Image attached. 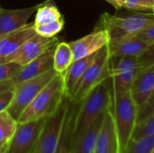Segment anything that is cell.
I'll list each match as a JSON object with an SVG mask.
<instances>
[{
	"instance_id": "cell-12",
	"label": "cell",
	"mask_w": 154,
	"mask_h": 153,
	"mask_svg": "<svg viewBox=\"0 0 154 153\" xmlns=\"http://www.w3.org/2000/svg\"><path fill=\"white\" fill-rule=\"evenodd\" d=\"M94 153H120L117 132L110 107L104 114Z\"/></svg>"
},
{
	"instance_id": "cell-25",
	"label": "cell",
	"mask_w": 154,
	"mask_h": 153,
	"mask_svg": "<svg viewBox=\"0 0 154 153\" xmlns=\"http://www.w3.org/2000/svg\"><path fill=\"white\" fill-rule=\"evenodd\" d=\"M64 23V18H61L49 24L35 26V32L37 34L43 37H54L63 29Z\"/></svg>"
},
{
	"instance_id": "cell-1",
	"label": "cell",
	"mask_w": 154,
	"mask_h": 153,
	"mask_svg": "<svg viewBox=\"0 0 154 153\" xmlns=\"http://www.w3.org/2000/svg\"><path fill=\"white\" fill-rule=\"evenodd\" d=\"M71 124V143L77 141L88 128L111 106L109 78L98 84L79 104Z\"/></svg>"
},
{
	"instance_id": "cell-4",
	"label": "cell",
	"mask_w": 154,
	"mask_h": 153,
	"mask_svg": "<svg viewBox=\"0 0 154 153\" xmlns=\"http://www.w3.org/2000/svg\"><path fill=\"white\" fill-rule=\"evenodd\" d=\"M71 101L65 97L55 113L46 118L35 153H58L65 133Z\"/></svg>"
},
{
	"instance_id": "cell-35",
	"label": "cell",
	"mask_w": 154,
	"mask_h": 153,
	"mask_svg": "<svg viewBox=\"0 0 154 153\" xmlns=\"http://www.w3.org/2000/svg\"><path fill=\"white\" fill-rule=\"evenodd\" d=\"M7 147H8V142H5L4 144H2L0 146V153H5L7 151Z\"/></svg>"
},
{
	"instance_id": "cell-32",
	"label": "cell",
	"mask_w": 154,
	"mask_h": 153,
	"mask_svg": "<svg viewBox=\"0 0 154 153\" xmlns=\"http://www.w3.org/2000/svg\"><path fill=\"white\" fill-rule=\"evenodd\" d=\"M14 84L12 79L0 82V92L7 89H14Z\"/></svg>"
},
{
	"instance_id": "cell-7",
	"label": "cell",
	"mask_w": 154,
	"mask_h": 153,
	"mask_svg": "<svg viewBox=\"0 0 154 153\" xmlns=\"http://www.w3.org/2000/svg\"><path fill=\"white\" fill-rule=\"evenodd\" d=\"M54 69L14 87V98L7 108L9 114L18 121L21 115L40 91L57 75Z\"/></svg>"
},
{
	"instance_id": "cell-14",
	"label": "cell",
	"mask_w": 154,
	"mask_h": 153,
	"mask_svg": "<svg viewBox=\"0 0 154 153\" xmlns=\"http://www.w3.org/2000/svg\"><path fill=\"white\" fill-rule=\"evenodd\" d=\"M154 90V65L140 67L130 88L132 97L139 108L150 98Z\"/></svg>"
},
{
	"instance_id": "cell-13",
	"label": "cell",
	"mask_w": 154,
	"mask_h": 153,
	"mask_svg": "<svg viewBox=\"0 0 154 153\" xmlns=\"http://www.w3.org/2000/svg\"><path fill=\"white\" fill-rule=\"evenodd\" d=\"M60 42V41H59ZM58 42V43H59ZM54 44L42 54L32 60L28 64L23 66L17 74L12 78L14 87L21 84L23 81L29 80L35 77H38L53 69V56L57 44Z\"/></svg>"
},
{
	"instance_id": "cell-33",
	"label": "cell",
	"mask_w": 154,
	"mask_h": 153,
	"mask_svg": "<svg viewBox=\"0 0 154 153\" xmlns=\"http://www.w3.org/2000/svg\"><path fill=\"white\" fill-rule=\"evenodd\" d=\"M105 1L112 5L116 8V10H120L121 8H124L125 5V0H105Z\"/></svg>"
},
{
	"instance_id": "cell-9",
	"label": "cell",
	"mask_w": 154,
	"mask_h": 153,
	"mask_svg": "<svg viewBox=\"0 0 154 153\" xmlns=\"http://www.w3.org/2000/svg\"><path fill=\"white\" fill-rule=\"evenodd\" d=\"M139 69L138 59L135 57L110 56L109 80L112 87L130 90Z\"/></svg>"
},
{
	"instance_id": "cell-30",
	"label": "cell",
	"mask_w": 154,
	"mask_h": 153,
	"mask_svg": "<svg viewBox=\"0 0 154 153\" xmlns=\"http://www.w3.org/2000/svg\"><path fill=\"white\" fill-rule=\"evenodd\" d=\"M137 38L144 41L148 46L154 44V23L134 34Z\"/></svg>"
},
{
	"instance_id": "cell-16",
	"label": "cell",
	"mask_w": 154,
	"mask_h": 153,
	"mask_svg": "<svg viewBox=\"0 0 154 153\" xmlns=\"http://www.w3.org/2000/svg\"><path fill=\"white\" fill-rule=\"evenodd\" d=\"M43 3L28 7L23 9H0V38L10 33L25 24H27L29 18L32 15L33 13L37 11V9Z\"/></svg>"
},
{
	"instance_id": "cell-26",
	"label": "cell",
	"mask_w": 154,
	"mask_h": 153,
	"mask_svg": "<svg viewBox=\"0 0 154 153\" xmlns=\"http://www.w3.org/2000/svg\"><path fill=\"white\" fill-rule=\"evenodd\" d=\"M154 7V0H125L124 8L132 11H152Z\"/></svg>"
},
{
	"instance_id": "cell-29",
	"label": "cell",
	"mask_w": 154,
	"mask_h": 153,
	"mask_svg": "<svg viewBox=\"0 0 154 153\" xmlns=\"http://www.w3.org/2000/svg\"><path fill=\"white\" fill-rule=\"evenodd\" d=\"M137 59L140 67H147L154 65V44L148 46L145 51Z\"/></svg>"
},
{
	"instance_id": "cell-8",
	"label": "cell",
	"mask_w": 154,
	"mask_h": 153,
	"mask_svg": "<svg viewBox=\"0 0 154 153\" xmlns=\"http://www.w3.org/2000/svg\"><path fill=\"white\" fill-rule=\"evenodd\" d=\"M46 118L18 123L5 153H35Z\"/></svg>"
},
{
	"instance_id": "cell-11",
	"label": "cell",
	"mask_w": 154,
	"mask_h": 153,
	"mask_svg": "<svg viewBox=\"0 0 154 153\" xmlns=\"http://www.w3.org/2000/svg\"><path fill=\"white\" fill-rule=\"evenodd\" d=\"M110 40L109 33L104 29H95L91 33L69 42L73 54V61L83 59L97 52L107 45Z\"/></svg>"
},
{
	"instance_id": "cell-28",
	"label": "cell",
	"mask_w": 154,
	"mask_h": 153,
	"mask_svg": "<svg viewBox=\"0 0 154 153\" xmlns=\"http://www.w3.org/2000/svg\"><path fill=\"white\" fill-rule=\"evenodd\" d=\"M154 113V90L150 96V98L146 101L145 104H143L142 106L138 108L137 112V120H136V125L146 120L150 115H152Z\"/></svg>"
},
{
	"instance_id": "cell-15",
	"label": "cell",
	"mask_w": 154,
	"mask_h": 153,
	"mask_svg": "<svg viewBox=\"0 0 154 153\" xmlns=\"http://www.w3.org/2000/svg\"><path fill=\"white\" fill-rule=\"evenodd\" d=\"M110 56L140 57L148 45L134 34H125L111 37L108 42Z\"/></svg>"
},
{
	"instance_id": "cell-18",
	"label": "cell",
	"mask_w": 154,
	"mask_h": 153,
	"mask_svg": "<svg viewBox=\"0 0 154 153\" xmlns=\"http://www.w3.org/2000/svg\"><path fill=\"white\" fill-rule=\"evenodd\" d=\"M97 53V52H96ZM95 54L90 56L85 57L83 59H79L74 60L68 69L63 73V79H64V86H65V93L66 96L69 99L75 87H77L79 81L82 78L84 72L86 71L87 68L89 66L91 61L93 60Z\"/></svg>"
},
{
	"instance_id": "cell-2",
	"label": "cell",
	"mask_w": 154,
	"mask_h": 153,
	"mask_svg": "<svg viewBox=\"0 0 154 153\" xmlns=\"http://www.w3.org/2000/svg\"><path fill=\"white\" fill-rule=\"evenodd\" d=\"M110 82V80H109ZM111 106L116 128L117 132L120 153H125L136 126L138 107L135 105L130 90H122L112 87Z\"/></svg>"
},
{
	"instance_id": "cell-31",
	"label": "cell",
	"mask_w": 154,
	"mask_h": 153,
	"mask_svg": "<svg viewBox=\"0 0 154 153\" xmlns=\"http://www.w3.org/2000/svg\"><path fill=\"white\" fill-rule=\"evenodd\" d=\"M14 88L0 92V112L7 110L14 98Z\"/></svg>"
},
{
	"instance_id": "cell-21",
	"label": "cell",
	"mask_w": 154,
	"mask_h": 153,
	"mask_svg": "<svg viewBox=\"0 0 154 153\" xmlns=\"http://www.w3.org/2000/svg\"><path fill=\"white\" fill-rule=\"evenodd\" d=\"M63 18L59 9L51 3H43L36 11L34 19V25L41 26L51 23Z\"/></svg>"
},
{
	"instance_id": "cell-5",
	"label": "cell",
	"mask_w": 154,
	"mask_h": 153,
	"mask_svg": "<svg viewBox=\"0 0 154 153\" xmlns=\"http://www.w3.org/2000/svg\"><path fill=\"white\" fill-rule=\"evenodd\" d=\"M109 48L106 45L96 53L75 87L69 98L73 104L79 105L98 84L109 78Z\"/></svg>"
},
{
	"instance_id": "cell-6",
	"label": "cell",
	"mask_w": 154,
	"mask_h": 153,
	"mask_svg": "<svg viewBox=\"0 0 154 153\" xmlns=\"http://www.w3.org/2000/svg\"><path fill=\"white\" fill-rule=\"evenodd\" d=\"M154 23V14H133L130 15H112L104 13L95 29L107 31L110 38L125 34H135Z\"/></svg>"
},
{
	"instance_id": "cell-20",
	"label": "cell",
	"mask_w": 154,
	"mask_h": 153,
	"mask_svg": "<svg viewBox=\"0 0 154 153\" xmlns=\"http://www.w3.org/2000/svg\"><path fill=\"white\" fill-rule=\"evenodd\" d=\"M73 62V54L69 43L59 42L53 56V69L57 73L63 74Z\"/></svg>"
},
{
	"instance_id": "cell-10",
	"label": "cell",
	"mask_w": 154,
	"mask_h": 153,
	"mask_svg": "<svg viewBox=\"0 0 154 153\" xmlns=\"http://www.w3.org/2000/svg\"><path fill=\"white\" fill-rule=\"evenodd\" d=\"M59 41V39L55 36L43 37L36 34L23 42L15 51L0 60V63L15 62L23 67Z\"/></svg>"
},
{
	"instance_id": "cell-22",
	"label": "cell",
	"mask_w": 154,
	"mask_h": 153,
	"mask_svg": "<svg viewBox=\"0 0 154 153\" xmlns=\"http://www.w3.org/2000/svg\"><path fill=\"white\" fill-rule=\"evenodd\" d=\"M18 122L7 110L0 112V142H8L14 134Z\"/></svg>"
},
{
	"instance_id": "cell-36",
	"label": "cell",
	"mask_w": 154,
	"mask_h": 153,
	"mask_svg": "<svg viewBox=\"0 0 154 153\" xmlns=\"http://www.w3.org/2000/svg\"><path fill=\"white\" fill-rule=\"evenodd\" d=\"M152 13H153L154 14V7H153V9H152Z\"/></svg>"
},
{
	"instance_id": "cell-17",
	"label": "cell",
	"mask_w": 154,
	"mask_h": 153,
	"mask_svg": "<svg viewBox=\"0 0 154 153\" xmlns=\"http://www.w3.org/2000/svg\"><path fill=\"white\" fill-rule=\"evenodd\" d=\"M35 25L33 23L7 33L0 38V60L15 51L28 39L36 35Z\"/></svg>"
},
{
	"instance_id": "cell-37",
	"label": "cell",
	"mask_w": 154,
	"mask_h": 153,
	"mask_svg": "<svg viewBox=\"0 0 154 153\" xmlns=\"http://www.w3.org/2000/svg\"><path fill=\"white\" fill-rule=\"evenodd\" d=\"M2 144H4V143H2V142H0V146H1Z\"/></svg>"
},
{
	"instance_id": "cell-38",
	"label": "cell",
	"mask_w": 154,
	"mask_h": 153,
	"mask_svg": "<svg viewBox=\"0 0 154 153\" xmlns=\"http://www.w3.org/2000/svg\"><path fill=\"white\" fill-rule=\"evenodd\" d=\"M152 153H154V149H153V151H152Z\"/></svg>"
},
{
	"instance_id": "cell-34",
	"label": "cell",
	"mask_w": 154,
	"mask_h": 153,
	"mask_svg": "<svg viewBox=\"0 0 154 153\" xmlns=\"http://www.w3.org/2000/svg\"><path fill=\"white\" fill-rule=\"evenodd\" d=\"M58 153H71V151H70V149H69V147L65 143H61Z\"/></svg>"
},
{
	"instance_id": "cell-24",
	"label": "cell",
	"mask_w": 154,
	"mask_h": 153,
	"mask_svg": "<svg viewBox=\"0 0 154 153\" xmlns=\"http://www.w3.org/2000/svg\"><path fill=\"white\" fill-rule=\"evenodd\" d=\"M151 135H154V113L146 120L135 126L132 135V140L136 141Z\"/></svg>"
},
{
	"instance_id": "cell-19",
	"label": "cell",
	"mask_w": 154,
	"mask_h": 153,
	"mask_svg": "<svg viewBox=\"0 0 154 153\" xmlns=\"http://www.w3.org/2000/svg\"><path fill=\"white\" fill-rule=\"evenodd\" d=\"M104 114L101 115L77 141L71 143V153H94Z\"/></svg>"
},
{
	"instance_id": "cell-3",
	"label": "cell",
	"mask_w": 154,
	"mask_h": 153,
	"mask_svg": "<svg viewBox=\"0 0 154 153\" xmlns=\"http://www.w3.org/2000/svg\"><path fill=\"white\" fill-rule=\"evenodd\" d=\"M65 97L63 74L58 73L34 97L17 122L25 123L49 117L57 111Z\"/></svg>"
},
{
	"instance_id": "cell-39",
	"label": "cell",
	"mask_w": 154,
	"mask_h": 153,
	"mask_svg": "<svg viewBox=\"0 0 154 153\" xmlns=\"http://www.w3.org/2000/svg\"><path fill=\"white\" fill-rule=\"evenodd\" d=\"M1 8H2V7H1V6H0V9H1Z\"/></svg>"
},
{
	"instance_id": "cell-27",
	"label": "cell",
	"mask_w": 154,
	"mask_h": 153,
	"mask_svg": "<svg viewBox=\"0 0 154 153\" xmlns=\"http://www.w3.org/2000/svg\"><path fill=\"white\" fill-rule=\"evenodd\" d=\"M21 68L22 66L15 62L0 63V82L12 79Z\"/></svg>"
},
{
	"instance_id": "cell-23",
	"label": "cell",
	"mask_w": 154,
	"mask_h": 153,
	"mask_svg": "<svg viewBox=\"0 0 154 153\" xmlns=\"http://www.w3.org/2000/svg\"><path fill=\"white\" fill-rule=\"evenodd\" d=\"M154 149V135L140 140H131L125 153H152Z\"/></svg>"
}]
</instances>
